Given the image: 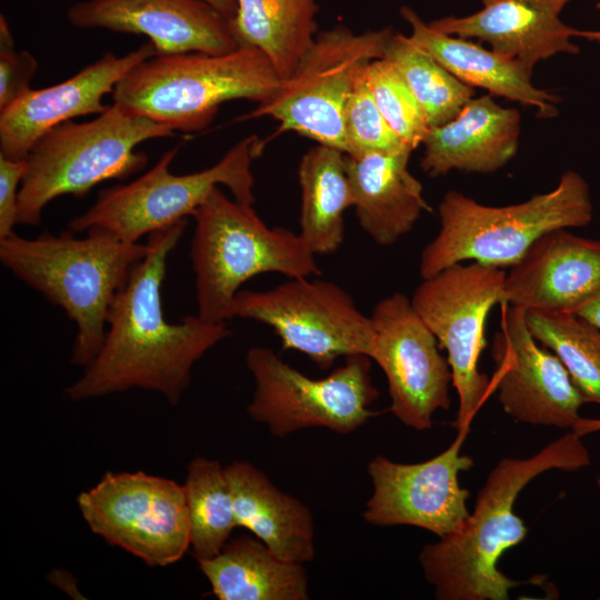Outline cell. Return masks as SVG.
Wrapping results in <instances>:
<instances>
[{
    "instance_id": "6da1fadb",
    "label": "cell",
    "mask_w": 600,
    "mask_h": 600,
    "mask_svg": "<svg viewBox=\"0 0 600 600\" xmlns=\"http://www.w3.org/2000/svg\"><path fill=\"white\" fill-rule=\"evenodd\" d=\"M187 224L183 219L148 236L146 256L111 304L99 353L64 391L69 400L138 388L158 392L174 406L196 362L230 336L227 322H208L198 314L169 322L164 316L161 286L167 262Z\"/></svg>"
},
{
    "instance_id": "7a4b0ae2",
    "label": "cell",
    "mask_w": 600,
    "mask_h": 600,
    "mask_svg": "<svg viewBox=\"0 0 600 600\" xmlns=\"http://www.w3.org/2000/svg\"><path fill=\"white\" fill-rule=\"evenodd\" d=\"M590 462L588 449L572 431L529 458L500 460L488 474L463 526L420 551L419 562L436 598L509 599V591L520 582L502 573L498 562L527 536L524 522L514 512L519 493L541 473L574 472Z\"/></svg>"
},
{
    "instance_id": "3957f363",
    "label": "cell",
    "mask_w": 600,
    "mask_h": 600,
    "mask_svg": "<svg viewBox=\"0 0 600 600\" xmlns=\"http://www.w3.org/2000/svg\"><path fill=\"white\" fill-rule=\"evenodd\" d=\"M28 239H0V260L13 276L60 307L77 326L71 362L87 367L99 353L116 296L148 244L127 242L101 229Z\"/></svg>"
},
{
    "instance_id": "277c9868",
    "label": "cell",
    "mask_w": 600,
    "mask_h": 600,
    "mask_svg": "<svg viewBox=\"0 0 600 600\" xmlns=\"http://www.w3.org/2000/svg\"><path fill=\"white\" fill-rule=\"evenodd\" d=\"M281 83L268 57L243 44L221 54L148 58L117 83L112 101L173 131L193 132L208 127L221 104L237 99L263 103Z\"/></svg>"
},
{
    "instance_id": "5b68a950",
    "label": "cell",
    "mask_w": 600,
    "mask_h": 600,
    "mask_svg": "<svg viewBox=\"0 0 600 600\" xmlns=\"http://www.w3.org/2000/svg\"><path fill=\"white\" fill-rule=\"evenodd\" d=\"M438 212L439 231L420 257L422 279L464 261L511 268L542 234L588 226L593 206L584 178L569 170L552 190L510 206H484L450 190Z\"/></svg>"
},
{
    "instance_id": "8992f818",
    "label": "cell",
    "mask_w": 600,
    "mask_h": 600,
    "mask_svg": "<svg viewBox=\"0 0 600 600\" xmlns=\"http://www.w3.org/2000/svg\"><path fill=\"white\" fill-rule=\"evenodd\" d=\"M191 217L197 314L208 322L233 318L234 298L252 277L280 273L303 278L321 273L316 256L299 233L268 227L251 203L228 198L219 187Z\"/></svg>"
},
{
    "instance_id": "52a82bcc",
    "label": "cell",
    "mask_w": 600,
    "mask_h": 600,
    "mask_svg": "<svg viewBox=\"0 0 600 600\" xmlns=\"http://www.w3.org/2000/svg\"><path fill=\"white\" fill-rule=\"evenodd\" d=\"M172 136L170 128L113 103L91 121L70 120L54 127L28 154L18 223L37 226L53 199L66 194L81 198L102 181L122 180L140 171L148 156L136 148L147 140Z\"/></svg>"
},
{
    "instance_id": "ba28073f",
    "label": "cell",
    "mask_w": 600,
    "mask_h": 600,
    "mask_svg": "<svg viewBox=\"0 0 600 600\" xmlns=\"http://www.w3.org/2000/svg\"><path fill=\"white\" fill-rule=\"evenodd\" d=\"M178 149L164 152L136 180L101 190L96 202L70 221L69 229H101L123 241L138 242L143 236L191 217L219 184L226 186L233 199L253 204L251 162L260 150L256 134L238 141L213 166L192 173L170 172Z\"/></svg>"
},
{
    "instance_id": "9c48e42d",
    "label": "cell",
    "mask_w": 600,
    "mask_h": 600,
    "mask_svg": "<svg viewBox=\"0 0 600 600\" xmlns=\"http://www.w3.org/2000/svg\"><path fill=\"white\" fill-rule=\"evenodd\" d=\"M391 28L356 33L339 24L319 32L277 93L240 120L271 117L294 131L347 153L344 109L361 70L383 58Z\"/></svg>"
},
{
    "instance_id": "30bf717a",
    "label": "cell",
    "mask_w": 600,
    "mask_h": 600,
    "mask_svg": "<svg viewBox=\"0 0 600 600\" xmlns=\"http://www.w3.org/2000/svg\"><path fill=\"white\" fill-rule=\"evenodd\" d=\"M246 366L254 381L247 412L274 437L307 428L348 434L378 414L370 408L379 392L367 356L347 357L344 364L320 379L303 374L267 347L249 349Z\"/></svg>"
},
{
    "instance_id": "8fae6325",
    "label": "cell",
    "mask_w": 600,
    "mask_h": 600,
    "mask_svg": "<svg viewBox=\"0 0 600 600\" xmlns=\"http://www.w3.org/2000/svg\"><path fill=\"white\" fill-rule=\"evenodd\" d=\"M503 269L478 262L456 263L423 278L411 303L447 351L452 386L459 399L454 427L470 424L493 391L492 381L479 370L486 346L484 327L489 312L504 302Z\"/></svg>"
},
{
    "instance_id": "7c38bea8",
    "label": "cell",
    "mask_w": 600,
    "mask_h": 600,
    "mask_svg": "<svg viewBox=\"0 0 600 600\" xmlns=\"http://www.w3.org/2000/svg\"><path fill=\"white\" fill-rule=\"evenodd\" d=\"M232 317L270 327L286 350L306 354L327 370L341 357L370 358L373 326L351 296L334 282L288 278L268 290H240Z\"/></svg>"
},
{
    "instance_id": "4fadbf2b",
    "label": "cell",
    "mask_w": 600,
    "mask_h": 600,
    "mask_svg": "<svg viewBox=\"0 0 600 600\" xmlns=\"http://www.w3.org/2000/svg\"><path fill=\"white\" fill-rule=\"evenodd\" d=\"M92 533L150 567L178 562L190 548L183 486L136 472H107L77 497Z\"/></svg>"
},
{
    "instance_id": "5bb4252c",
    "label": "cell",
    "mask_w": 600,
    "mask_h": 600,
    "mask_svg": "<svg viewBox=\"0 0 600 600\" xmlns=\"http://www.w3.org/2000/svg\"><path fill=\"white\" fill-rule=\"evenodd\" d=\"M370 359L383 371L391 399L390 411L416 430L432 427L439 409L450 407L452 382L448 359L436 336L414 310L411 299L393 292L374 306Z\"/></svg>"
},
{
    "instance_id": "9a60e30c",
    "label": "cell",
    "mask_w": 600,
    "mask_h": 600,
    "mask_svg": "<svg viewBox=\"0 0 600 600\" xmlns=\"http://www.w3.org/2000/svg\"><path fill=\"white\" fill-rule=\"evenodd\" d=\"M469 429L458 430L451 444L438 456L417 463L394 462L376 456L367 467L373 491L363 519L378 527L413 526L439 538L458 531L470 512L469 491L460 487L458 474L473 467L461 454Z\"/></svg>"
},
{
    "instance_id": "2e32d148",
    "label": "cell",
    "mask_w": 600,
    "mask_h": 600,
    "mask_svg": "<svg viewBox=\"0 0 600 600\" xmlns=\"http://www.w3.org/2000/svg\"><path fill=\"white\" fill-rule=\"evenodd\" d=\"M499 331L491 354L493 391L513 419L534 426L573 429L584 403L570 374L558 359L531 334L526 311L501 303Z\"/></svg>"
},
{
    "instance_id": "e0dca14e",
    "label": "cell",
    "mask_w": 600,
    "mask_h": 600,
    "mask_svg": "<svg viewBox=\"0 0 600 600\" xmlns=\"http://www.w3.org/2000/svg\"><path fill=\"white\" fill-rule=\"evenodd\" d=\"M67 19L77 28L147 36L157 56L221 54L241 46L232 21L204 0H84Z\"/></svg>"
},
{
    "instance_id": "ac0fdd59",
    "label": "cell",
    "mask_w": 600,
    "mask_h": 600,
    "mask_svg": "<svg viewBox=\"0 0 600 600\" xmlns=\"http://www.w3.org/2000/svg\"><path fill=\"white\" fill-rule=\"evenodd\" d=\"M157 56L148 41L124 56L106 52L69 79L43 89H30L0 110V156L27 159L37 141L76 117L100 114L117 83L138 63Z\"/></svg>"
},
{
    "instance_id": "d6986e66",
    "label": "cell",
    "mask_w": 600,
    "mask_h": 600,
    "mask_svg": "<svg viewBox=\"0 0 600 600\" xmlns=\"http://www.w3.org/2000/svg\"><path fill=\"white\" fill-rule=\"evenodd\" d=\"M600 290V240L569 229L538 238L504 278V302L524 311L573 312Z\"/></svg>"
},
{
    "instance_id": "ffe728a7",
    "label": "cell",
    "mask_w": 600,
    "mask_h": 600,
    "mask_svg": "<svg viewBox=\"0 0 600 600\" xmlns=\"http://www.w3.org/2000/svg\"><path fill=\"white\" fill-rule=\"evenodd\" d=\"M571 0H482V8L463 17H444L430 26L441 32L487 42L490 49L531 71L558 53H577L572 38L580 30L560 14Z\"/></svg>"
},
{
    "instance_id": "44dd1931",
    "label": "cell",
    "mask_w": 600,
    "mask_h": 600,
    "mask_svg": "<svg viewBox=\"0 0 600 600\" xmlns=\"http://www.w3.org/2000/svg\"><path fill=\"white\" fill-rule=\"evenodd\" d=\"M520 113L498 104L491 94L472 98L450 121L424 138L421 169L431 178L452 170L491 173L517 154Z\"/></svg>"
},
{
    "instance_id": "7402d4cb",
    "label": "cell",
    "mask_w": 600,
    "mask_h": 600,
    "mask_svg": "<svg viewBox=\"0 0 600 600\" xmlns=\"http://www.w3.org/2000/svg\"><path fill=\"white\" fill-rule=\"evenodd\" d=\"M413 150L346 154L351 207L361 229L379 246H391L431 208L410 172Z\"/></svg>"
},
{
    "instance_id": "603a6c76",
    "label": "cell",
    "mask_w": 600,
    "mask_h": 600,
    "mask_svg": "<svg viewBox=\"0 0 600 600\" xmlns=\"http://www.w3.org/2000/svg\"><path fill=\"white\" fill-rule=\"evenodd\" d=\"M400 14L410 26V40L463 83L533 107L541 118L558 113L556 104L560 98L537 88L531 81L532 71L521 62L470 39L441 32L409 7H402Z\"/></svg>"
},
{
    "instance_id": "cb8c5ba5",
    "label": "cell",
    "mask_w": 600,
    "mask_h": 600,
    "mask_svg": "<svg viewBox=\"0 0 600 600\" xmlns=\"http://www.w3.org/2000/svg\"><path fill=\"white\" fill-rule=\"evenodd\" d=\"M224 471L238 527L250 531L283 560L311 561L316 548L310 509L281 491L249 461H232Z\"/></svg>"
},
{
    "instance_id": "d4e9b609",
    "label": "cell",
    "mask_w": 600,
    "mask_h": 600,
    "mask_svg": "<svg viewBox=\"0 0 600 600\" xmlns=\"http://www.w3.org/2000/svg\"><path fill=\"white\" fill-rule=\"evenodd\" d=\"M219 600H308L303 563L279 558L258 538L229 540L213 558L198 561Z\"/></svg>"
},
{
    "instance_id": "484cf974",
    "label": "cell",
    "mask_w": 600,
    "mask_h": 600,
    "mask_svg": "<svg viewBox=\"0 0 600 600\" xmlns=\"http://www.w3.org/2000/svg\"><path fill=\"white\" fill-rule=\"evenodd\" d=\"M298 180L299 234L314 256L333 253L344 240V212L351 207L346 153L317 143L302 156Z\"/></svg>"
},
{
    "instance_id": "4316f807",
    "label": "cell",
    "mask_w": 600,
    "mask_h": 600,
    "mask_svg": "<svg viewBox=\"0 0 600 600\" xmlns=\"http://www.w3.org/2000/svg\"><path fill=\"white\" fill-rule=\"evenodd\" d=\"M317 0H238L232 21L241 46L261 50L288 79L318 34Z\"/></svg>"
},
{
    "instance_id": "83f0119b",
    "label": "cell",
    "mask_w": 600,
    "mask_h": 600,
    "mask_svg": "<svg viewBox=\"0 0 600 600\" xmlns=\"http://www.w3.org/2000/svg\"><path fill=\"white\" fill-rule=\"evenodd\" d=\"M183 486L190 526V548L197 561L217 556L237 524L224 468L198 457L188 464Z\"/></svg>"
},
{
    "instance_id": "f1b7e54d",
    "label": "cell",
    "mask_w": 600,
    "mask_h": 600,
    "mask_svg": "<svg viewBox=\"0 0 600 600\" xmlns=\"http://www.w3.org/2000/svg\"><path fill=\"white\" fill-rule=\"evenodd\" d=\"M403 79L420 104L430 128L453 119L474 96L470 87L428 52L414 44L409 36L392 33L383 54Z\"/></svg>"
},
{
    "instance_id": "f546056e",
    "label": "cell",
    "mask_w": 600,
    "mask_h": 600,
    "mask_svg": "<svg viewBox=\"0 0 600 600\" xmlns=\"http://www.w3.org/2000/svg\"><path fill=\"white\" fill-rule=\"evenodd\" d=\"M526 321L562 362L584 403L600 404V329L573 312L526 311Z\"/></svg>"
},
{
    "instance_id": "4dcf8cb0",
    "label": "cell",
    "mask_w": 600,
    "mask_h": 600,
    "mask_svg": "<svg viewBox=\"0 0 600 600\" xmlns=\"http://www.w3.org/2000/svg\"><path fill=\"white\" fill-rule=\"evenodd\" d=\"M366 74L376 104L388 126L403 144L414 150L431 129L414 96L386 59H376L366 67Z\"/></svg>"
},
{
    "instance_id": "1f68e13d",
    "label": "cell",
    "mask_w": 600,
    "mask_h": 600,
    "mask_svg": "<svg viewBox=\"0 0 600 600\" xmlns=\"http://www.w3.org/2000/svg\"><path fill=\"white\" fill-rule=\"evenodd\" d=\"M366 67L357 77L344 109L346 154L391 152L409 148L394 134L379 111L368 83Z\"/></svg>"
},
{
    "instance_id": "d6a6232c",
    "label": "cell",
    "mask_w": 600,
    "mask_h": 600,
    "mask_svg": "<svg viewBox=\"0 0 600 600\" xmlns=\"http://www.w3.org/2000/svg\"><path fill=\"white\" fill-rule=\"evenodd\" d=\"M38 62L27 50H17L3 14L0 16V110L31 89Z\"/></svg>"
},
{
    "instance_id": "836d02e7",
    "label": "cell",
    "mask_w": 600,
    "mask_h": 600,
    "mask_svg": "<svg viewBox=\"0 0 600 600\" xmlns=\"http://www.w3.org/2000/svg\"><path fill=\"white\" fill-rule=\"evenodd\" d=\"M28 169L27 159L0 156V239L14 233L18 223L19 184Z\"/></svg>"
},
{
    "instance_id": "e575fe53",
    "label": "cell",
    "mask_w": 600,
    "mask_h": 600,
    "mask_svg": "<svg viewBox=\"0 0 600 600\" xmlns=\"http://www.w3.org/2000/svg\"><path fill=\"white\" fill-rule=\"evenodd\" d=\"M48 580L73 599H84L79 591L76 578L68 571L56 569L48 576Z\"/></svg>"
},
{
    "instance_id": "d590c367",
    "label": "cell",
    "mask_w": 600,
    "mask_h": 600,
    "mask_svg": "<svg viewBox=\"0 0 600 600\" xmlns=\"http://www.w3.org/2000/svg\"><path fill=\"white\" fill-rule=\"evenodd\" d=\"M573 313L590 321L600 329V290L577 307Z\"/></svg>"
},
{
    "instance_id": "8d00e7d4",
    "label": "cell",
    "mask_w": 600,
    "mask_h": 600,
    "mask_svg": "<svg viewBox=\"0 0 600 600\" xmlns=\"http://www.w3.org/2000/svg\"><path fill=\"white\" fill-rule=\"evenodd\" d=\"M571 431L580 438L598 432L600 431V419L581 418ZM596 483L600 491V476L597 478Z\"/></svg>"
},
{
    "instance_id": "74e56055",
    "label": "cell",
    "mask_w": 600,
    "mask_h": 600,
    "mask_svg": "<svg viewBox=\"0 0 600 600\" xmlns=\"http://www.w3.org/2000/svg\"><path fill=\"white\" fill-rule=\"evenodd\" d=\"M233 21L238 0H204Z\"/></svg>"
},
{
    "instance_id": "f35d334b",
    "label": "cell",
    "mask_w": 600,
    "mask_h": 600,
    "mask_svg": "<svg viewBox=\"0 0 600 600\" xmlns=\"http://www.w3.org/2000/svg\"><path fill=\"white\" fill-rule=\"evenodd\" d=\"M598 9L600 11V2L598 3ZM580 37H584L600 43V29L597 31H581Z\"/></svg>"
}]
</instances>
